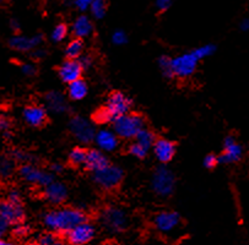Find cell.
<instances>
[{
  "instance_id": "obj_21",
  "label": "cell",
  "mask_w": 249,
  "mask_h": 245,
  "mask_svg": "<svg viewBox=\"0 0 249 245\" xmlns=\"http://www.w3.org/2000/svg\"><path fill=\"white\" fill-rule=\"evenodd\" d=\"M93 141L97 145L98 150L103 152H112L118 147V136L113 130H109V129H102L97 131Z\"/></svg>"
},
{
  "instance_id": "obj_33",
  "label": "cell",
  "mask_w": 249,
  "mask_h": 245,
  "mask_svg": "<svg viewBox=\"0 0 249 245\" xmlns=\"http://www.w3.org/2000/svg\"><path fill=\"white\" fill-rule=\"evenodd\" d=\"M10 157L15 162H22L23 164L31 163V162L35 159L32 155H30L29 152H26V151H22V150H14L13 152L10 153Z\"/></svg>"
},
{
  "instance_id": "obj_48",
  "label": "cell",
  "mask_w": 249,
  "mask_h": 245,
  "mask_svg": "<svg viewBox=\"0 0 249 245\" xmlns=\"http://www.w3.org/2000/svg\"><path fill=\"white\" fill-rule=\"evenodd\" d=\"M239 28H241V31H243V32H248L249 31V18H243V20L239 22Z\"/></svg>"
},
{
  "instance_id": "obj_44",
  "label": "cell",
  "mask_w": 249,
  "mask_h": 245,
  "mask_svg": "<svg viewBox=\"0 0 249 245\" xmlns=\"http://www.w3.org/2000/svg\"><path fill=\"white\" fill-rule=\"evenodd\" d=\"M9 27H10V30L13 31L15 35L20 34L21 23H20V21L18 20V18H11V20L9 21Z\"/></svg>"
},
{
  "instance_id": "obj_24",
  "label": "cell",
  "mask_w": 249,
  "mask_h": 245,
  "mask_svg": "<svg viewBox=\"0 0 249 245\" xmlns=\"http://www.w3.org/2000/svg\"><path fill=\"white\" fill-rule=\"evenodd\" d=\"M84 53V41L79 38H74L65 47V56L67 59L77 60Z\"/></svg>"
},
{
  "instance_id": "obj_52",
  "label": "cell",
  "mask_w": 249,
  "mask_h": 245,
  "mask_svg": "<svg viewBox=\"0 0 249 245\" xmlns=\"http://www.w3.org/2000/svg\"><path fill=\"white\" fill-rule=\"evenodd\" d=\"M3 3H4V0H0V5H1Z\"/></svg>"
},
{
  "instance_id": "obj_42",
  "label": "cell",
  "mask_w": 249,
  "mask_h": 245,
  "mask_svg": "<svg viewBox=\"0 0 249 245\" xmlns=\"http://www.w3.org/2000/svg\"><path fill=\"white\" fill-rule=\"evenodd\" d=\"M37 71V68L35 67L34 64H31V63H23L22 65H21V72H22L23 75H26V76H34L35 74H36Z\"/></svg>"
},
{
  "instance_id": "obj_14",
  "label": "cell",
  "mask_w": 249,
  "mask_h": 245,
  "mask_svg": "<svg viewBox=\"0 0 249 245\" xmlns=\"http://www.w3.org/2000/svg\"><path fill=\"white\" fill-rule=\"evenodd\" d=\"M0 217L10 226H15L18 223L23 222L25 220V211L22 205L13 204L8 200L0 204Z\"/></svg>"
},
{
  "instance_id": "obj_6",
  "label": "cell",
  "mask_w": 249,
  "mask_h": 245,
  "mask_svg": "<svg viewBox=\"0 0 249 245\" xmlns=\"http://www.w3.org/2000/svg\"><path fill=\"white\" fill-rule=\"evenodd\" d=\"M124 178V171L119 166L108 164L105 168L92 173V179L96 185L105 190H113L118 187Z\"/></svg>"
},
{
  "instance_id": "obj_22",
  "label": "cell",
  "mask_w": 249,
  "mask_h": 245,
  "mask_svg": "<svg viewBox=\"0 0 249 245\" xmlns=\"http://www.w3.org/2000/svg\"><path fill=\"white\" fill-rule=\"evenodd\" d=\"M109 164V159L108 157L106 156L105 152L98 148H92V150L88 151V156H86V162H85V167L93 172H97L100 169L105 168Z\"/></svg>"
},
{
  "instance_id": "obj_16",
  "label": "cell",
  "mask_w": 249,
  "mask_h": 245,
  "mask_svg": "<svg viewBox=\"0 0 249 245\" xmlns=\"http://www.w3.org/2000/svg\"><path fill=\"white\" fill-rule=\"evenodd\" d=\"M44 105L47 110L54 114H64L69 110L67 98L59 91H49L44 95Z\"/></svg>"
},
{
  "instance_id": "obj_23",
  "label": "cell",
  "mask_w": 249,
  "mask_h": 245,
  "mask_svg": "<svg viewBox=\"0 0 249 245\" xmlns=\"http://www.w3.org/2000/svg\"><path fill=\"white\" fill-rule=\"evenodd\" d=\"M89 86L82 79L68 85V96L72 101H81L88 96Z\"/></svg>"
},
{
  "instance_id": "obj_9",
  "label": "cell",
  "mask_w": 249,
  "mask_h": 245,
  "mask_svg": "<svg viewBox=\"0 0 249 245\" xmlns=\"http://www.w3.org/2000/svg\"><path fill=\"white\" fill-rule=\"evenodd\" d=\"M198 63V58L193 54V52L177 55L176 58H172L173 75L179 79H187L196 71Z\"/></svg>"
},
{
  "instance_id": "obj_1",
  "label": "cell",
  "mask_w": 249,
  "mask_h": 245,
  "mask_svg": "<svg viewBox=\"0 0 249 245\" xmlns=\"http://www.w3.org/2000/svg\"><path fill=\"white\" fill-rule=\"evenodd\" d=\"M88 221V216L82 210L75 207H62L47 212L43 216V223L54 234L67 235L72 228Z\"/></svg>"
},
{
  "instance_id": "obj_25",
  "label": "cell",
  "mask_w": 249,
  "mask_h": 245,
  "mask_svg": "<svg viewBox=\"0 0 249 245\" xmlns=\"http://www.w3.org/2000/svg\"><path fill=\"white\" fill-rule=\"evenodd\" d=\"M86 156H88V150L81 146H76L70 151L69 161L74 166H85Z\"/></svg>"
},
{
  "instance_id": "obj_26",
  "label": "cell",
  "mask_w": 249,
  "mask_h": 245,
  "mask_svg": "<svg viewBox=\"0 0 249 245\" xmlns=\"http://www.w3.org/2000/svg\"><path fill=\"white\" fill-rule=\"evenodd\" d=\"M107 0H95L89 11L95 20H102L107 15Z\"/></svg>"
},
{
  "instance_id": "obj_7",
  "label": "cell",
  "mask_w": 249,
  "mask_h": 245,
  "mask_svg": "<svg viewBox=\"0 0 249 245\" xmlns=\"http://www.w3.org/2000/svg\"><path fill=\"white\" fill-rule=\"evenodd\" d=\"M69 130L79 142L90 143L95 140V125L84 117H80V115L72 117L69 122Z\"/></svg>"
},
{
  "instance_id": "obj_37",
  "label": "cell",
  "mask_w": 249,
  "mask_h": 245,
  "mask_svg": "<svg viewBox=\"0 0 249 245\" xmlns=\"http://www.w3.org/2000/svg\"><path fill=\"white\" fill-rule=\"evenodd\" d=\"M30 233V227L27 225H25L23 222L18 223V225L14 226L13 228V234L16 238H25L27 237Z\"/></svg>"
},
{
  "instance_id": "obj_45",
  "label": "cell",
  "mask_w": 249,
  "mask_h": 245,
  "mask_svg": "<svg viewBox=\"0 0 249 245\" xmlns=\"http://www.w3.org/2000/svg\"><path fill=\"white\" fill-rule=\"evenodd\" d=\"M46 55H47V51L46 49L41 48V47H38V48H36L35 51L31 52V56L35 59H42Z\"/></svg>"
},
{
  "instance_id": "obj_11",
  "label": "cell",
  "mask_w": 249,
  "mask_h": 245,
  "mask_svg": "<svg viewBox=\"0 0 249 245\" xmlns=\"http://www.w3.org/2000/svg\"><path fill=\"white\" fill-rule=\"evenodd\" d=\"M182 217L176 211H161L155 216L154 226L157 232L162 234H171L180 226Z\"/></svg>"
},
{
  "instance_id": "obj_30",
  "label": "cell",
  "mask_w": 249,
  "mask_h": 245,
  "mask_svg": "<svg viewBox=\"0 0 249 245\" xmlns=\"http://www.w3.org/2000/svg\"><path fill=\"white\" fill-rule=\"evenodd\" d=\"M15 163L11 157H4L0 159V176L1 178H9L15 172Z\"/></svg>"
},
{
  "instance_id": "obj_41",
  "label": "cell",
  "mask_w": 249,
  "mask_h": 245,
  "mask_svg": "<svg viewBox=\"0 0 249 245\" xmlns=\"http://www.w3.org/2000/svg\"><path fill=\"white\" fill-rule=\"evenodd\" d=\"M218 164V157L215 155H208L204 158V167L208 169H213Z\"/></svg>"
},
{
  "instance_id": "obj_3",
  "label": "cell",
  "mask_w": 249,
  "mask_h": 245,
  "mask_svg": "<svg viewBox=\"0 0 249 245\" xmlns=\"http://www.w3.org/2000/svg\"><path fill=\"white\" fill-rule=\"evenodd\" d=\"M113 131L118 138L131 140L145 129V119L142 115L138 113H126L112 122Z\"/></svg>"
},
{
  "instance_id": "obj_53",
  "label": "cell",
  "mask_w": 249,
  "mask_h": 245,
  "mask_svg": "<svg viewBox=\"0 0 249 245\" xmlns=\"http://www.w3.org/2000/svg\"><path fill=\"white\" fill-rule=\"evenodd\" d=\"M0 218H1V217H0Z\"/></svg>"
},
{
  "instance_id": "obj_31",
  "label": "cell",
  "mask_w": 249,
  "mask_h": 245,
  "mask_svg": "<svg viewBox=\"0 0 249 245\" xmlns=\"http://www.w3.org/2000/svg\"><path fill=\"white\" fill-rule=\"evenodd\" d=\"M193 54L198 58V60H201V59L209 58V56L213 55L216 52V47L213 44L209 43V44H204V46L198 47L194 51H192Z\"/></svg>"
},
{
  "instance_id": "obj_51",
  "label": "cell",
  "mask_w": 249,
  "mask_h": 245,
  "mask_svg": "<svg viewBox=\"0 0 249 245\" xmlns=\"http://www.w3.org/2000/svg\"><path fill=\"white\" fill-rule=\"evenodd\" d=\"M29 245H37V243H36V240H35V242H32V243H30Z\"/></svg>"
},
{
  "instance_id": "obj_2",
  "label": "cell",
  "mask_w": 249,
  "mask_h": 245,
  "mask_svg": "<svg viewBox=\"0 0 249 245\" xmlns=\"http://www.w3.org/2000/svg\"><path fill=\"white\" fill-rule=\"evenodd\" d=\"M131 105H133V101L128 95L121 91L112 92L106 100L105 105L93 115V120L100 124L113 122L119 117L130 112Z\"/></svg>"
},
{
  "instance_id": "obj_38",
  "label": "cell",
  "mask_w": 249,
  "mask_h": 245,
  "mask_svg": "<svg viewBox=\"0 0 249 245\" xmlns=\"http://www.w3.org/2000/svg\"><path fill=\"white\" fill-rule=\"evenodd\" d=\"M93 1L95 0H72V6L76 10H79L80 13H86V11H89L90 6L92 5Z\"/></svg>"
},
{
  "instance_id": "obj_20",
  "label": "cell",
  "mask_w": 249,
  "mask_h": 245,
  "mask_svg": "<svg viewBox=\"0 0 249 245\" xmlns=\"http://www.w3.org/2000/svg\"><path fill=\"white\" fill-rule=\"evenodd\" d=\"M70 31H71V34L74 35L75 38L84 39L86 37H90L93 32L92 20L89 15L81 14L72 21Z\"/></svg>"
},
{
  "instance_id": "obj_36",
  "label": "cell",
  "mask_w": 249,
  "mask_h": 245,
  "mask_svg": "<svg viewBox=\"0 0 249 245\" xmlns=\"http://www.w3.org/2000/svg\"><path fill=\"white\" fill-rule=\"evenodd\" d=\"M57 235L54 234L53 232H47L39 235V237L37 238L36 243L37 245H53L54 243L57 242Z\"/></svg>"
},
{
  "instance_id": "obj_15",
  "label": "cell",
  "mask_w": 249,
  "mask_h": 245,
  "mask_svg": "<svg viewBox=\"0 0 249 245\" xmlns=\"http://www.w3.org/2000/svg\"><path fill=\"white\" fill-rule=\"evenodd\" d=\"M82 68L80 65L79 60H74V59H67L60 64L59 69H58V75L62 79L63 82L65 84H71V82L76 81V80L81 79L82 75Z\"/></svg>"
},
{
  "instance_id": "obj_47",
  "label": "cell",
  "mask_w": 249,
  "mask_h": 245,
  "mask_svg": "<svg viewBox=\"0 0 249 245\" xmlns=\"http://www.w3.org/2000/svg\"><path fill=\"white\" fill-rule=\"evenodd\" d=\"M9 227H10V225H9L8 222H5L3 218H0V239L5 235V233L8 232Z\"/></svg>"
},
{
  "instance_id": "obj_40",
  "label": "cell",
  "mask_w": 249,
  "mask_h": 245,
  "mask_svg": "<svg viewBox=\"0 0 249 245\" xmlns=\"http://www.w3.org/2000/svg\"><path fill=\"white\" fill-rule=\"evenodd\" d=\"M77 60H79L80 65H81V68H82V70H89L93 65L92 56L89 55V54H82V55L80 56Z\"/></svg>"
},
{
  "instance_id": "obj_32",
  "label": "cell",
  "mask_w": 249,
  "mask_h": 245,
  "mask_svg": "<svg viewBox=\"0 0 249 245\" xmlns=\"http://www.w3.org/2000/svg\"><path fill=\"white\" fill-rule=\"evenodd\" d=\"M128 152H129V155H131V156L135 157V158L142 159L147 156V152H149V150H146V148L142 147V145H139V143L134 141V142L130 143V146H129Z\"/></svg>"
},
{
  "instance_id": "obj_49",
  "label": "cell",
  "mask_w": 249,
  "mask_h": 245,
  "mask_svg": "<svg viewBox=\"0 0 249 245\" xmlns=\"http://www.w3.org/2000/svg\"><path fill=\"white\" fill-rule=\"evenodd\" d=\"M0 245H16V244L14 242H10V240H6L4 239V238H1V239H0Z\"/></svg>"
},
{
  "instance_id": "obj_13",
  "label": "cell",
  "mask_w": 249,
  "mask_h": 245,
  "mask_svg": "<svg viewBox=\"0 0 249 245\" xmlns=\"http://www.w3.org/2000/svg\"><path fill=\"white\" fill-rule=\"evenodd\" d=\"M243 156V147L237 142L233 136H226L224 140V151L218 157V163H236Z\"/></svg>"
},
{
  "instance_id": "obj_10",
  "label": "cell",
  "mask_w": 249,
  "mask_h": 245,
  "mask_svg": "<svg viewBox=\"0 0 249 245\" xmlns=\"http://www.w3.org/2000/svg\"><path fill=\"white\" fill-rule=\"evenodd\" d=\"M96 235V228L91 222L85 221L80 223L76 227L72 228L67 235L65 239L69 245H88L93 240Z\"/></svg>"
},
{
  "instance_id": "obj_46",
  "label": "cell",
  "mask_w": 249,
  "mask_h": 245,
  "mask_svg": "<svg viewBox=\"0 0 249 245\" xmlns=\"http://www.w3.org/2000/svg\"><path fill=\"white\" fill-rule=\"evenodd\" d=\"M49 169H51V173H62L63 171H64V166H63L62 163H59V162H54V163L51 164V167H49Z\"/></svg>"
},
{
  "instance_id": "obj_34",
  "label": "cell",
  "mask_w": 249,
  "mask_h": 245,
  "mask_svg": "<svg viewBox=\"0 0 249 245\" xmlns=\"http://www.w3.org/2000/svg\"><path fill=\"white\" fill-rule=\"evenodd\" d=\"M11 126H13V122L10 118L4 114L0 115V133L3 134L4 138H10Z\"/></svg>"
},
{
  "instance_id": "obj_43",
  "label": "cell",
  "mask_w": 249,
  "mask_h": 245,
  "mask_svg": "<svg viewBox=\"0 0 249 245\" xmlns=\"http://www.w3.org/2000/svg\"><path fill=\"white\" fill-rule=\"evenodd\" d=\"M8 201L13 202V204H18L21 205V201H22V197H21V194L18 192V190H11L8 195Z\"/></svg>"
},
{
  "instance_id": "obj_50",
  "label": "cell",
  "mask_w": 249,
  "mask_h": 245,
  "mask_svg": "<svg viewBox=\"0 0 249 245\" xmlns=\"http://www.w3.org/2000/svg\"><path fill=\"white\" fill-rule=\"evenodd\" d=\"M53 245H69L67 242H64V240H60V239H57V242L54 243Z\"/></svg>"
},
{
  "instance_id": "obj_18",
  "label": "cell",
  "mask_w": 249,
  "mask_h": 245,
  "mask_svg": "<svg viewBox=\"0 0 249 245\" xmlns=\"http://www.w3.org/2000/svg\"><path fill=\"white\" fill-rule=\"evenodd\" d=\"M22 118L27 125L32 128H39L47 122V110L42 105H29L22 112Z\"/></svg>"
},
{
  "instance_id": "obj_39",
  "label": "cell",
  "mask_w": 249,
  "mask_h": 245,
  "mask_svg": "<svg viewBox=\"0 0 249 245\" xmlns=\"http://www.w3.org/2000/svg\"><path fill=\"white\" fill-rule=\"evenodd\" d=\"M175 0H155V8L160 11V13H166L172 8Z\"/></svg>"
},
{
  "instance_id": "obj_29",
  "label": "cell",
  "mask_w": 249,
  "mask_h": 245,
  "mask_svg": "<svg viewBox=\"0 0 249 245\" xmlns=\"http://www.w3.org/2000/svg\"><path fill=\"white\" fill-rule=\"evenodd\" d=\"M160 70L166 79H173L175 75L172 72V58L167 55H161L157 60Z\"/></svg>"
},
{
  "instance_id": "obj_27",
  "label": "cell",
  "mask_w": 249,
  "mask_h": 245,
  "mask_svg": "<svg viewBox=\"0 0 249 245\" xmlns=\"http://www.w3.org/2000/svg\"><path fill=\"white\" fill-rule=\"evenodd\" d=\"M135 140V142H138L139 145H142V147H145L146 150H150V148L154 146L155 141H156V139H155V135L152 131H150L149 129H142V131H140L138 135H136V138L134 139Z\"/></svg>"
},
{
  "instance_id": "obj_12",
  "label": "cell",
  "mask_w": 249,
  "mask_h": 245,
  "mask_svg": "<svg viewBox=\"0 0 249 245\" xmlns=\"http://www.w3.org/2000/svg\"><path fill=\"white\" fill-rule=\"evenodd\" d=\"M43 35L36 34L34 36H23V35H14L10 39H9V47L16 52H21V53H31L36 48L41 47L43 43Z\"/></svg>"
},
{
  "instance_id": "obj_4",
  "label": "cell",
  "mask_w": 249,
  "mask_h": 245,
  "mask_svg": "<svg viewBox=\"0 0 249 245\" xmlns=\"http://www.w3.org/2000/svg\"><path fill=\"white\" fill-rule=\"evenodd\" d=\"M100 223L110 234H121L128 228L129 218L121 207L107 206L101 211Z\"/></svg>"
},
{
  "instance_id": "obj_28",
  "label": "cell",
  "mask_w": 249,
  "mask_h": 245,
  "mask_svg": "<svg viewBox=\"0 0 249 245\" xmlns=\"http://www.w3.org/2000/svg\"><path fill=\"white\" fill-rule=\"evenodd\" d=\"M68 35H69V27L65 23H58L52 30L51 39L54 43H60L67 38Z\"/></svg>"
},
{
  "instance_id": "obj_19",
  "label": "cell",
  "mask_w": 249,
  "mask_h": 245,
  "mask_svg": "<svg viewBox=\"0 0 249 245\" xmlns=\"http://www.w3.org/2000/svg\"><path fill=\"white\" fill-rule=\"evenodd\" d=\"M43 197L53 205H60L67 200L68 197V188L60 181H55L49 184L48 187L43 189Z\"/></svg>"
},
{
  "instance_id": "obj_8",
  "label": "cell",
  "mask_w": 249,
  "mask_h": 245,
  "mask_svg": "<svg viewBox=\"0 0 249 245\" xmlns=\"http://www.w3.org/2000/svg\"><path fill=\"white\" fill-rule=\"evenodd\" d=\"M18 173H20L21 178L25 181H27L30 184H35V185H38V187H42L43 189L54 181L53 173L42 171V169L37 168L32 163L22 164L20 167V169H18Z\"/></svg>"
},
{
  "instance_id": "obj_17",
  "label": "cell",
  "mask_w": 249,
  "mask_h": 245,
  "mask_svg": "<svg viewBox=\"0 0 249 245\" xmlns=\"http://www.w3.org/2000/svg\"><path fill=\"white\" fill-rule=\"evenodd\" d=\"M152 150H154L155 157L162 164H166L172 161V158L176 155L175 142H172L168 139H159V140L155 141Z\"/></svg>"
},
{
  "instance_id": "obj_35",
  "label": "cell",
  "mask_w": 249,
  "mask_h": 245,
  "mask_svg": "<svg viewBox=\"0 0 249 245\" xmlns=\"http://www.w3.org/2000/svg\"><path fill=\"white\" fill-rule=\"evenodd\" d=\"M112 43L116 44V46H124L128 42V35L125 34V31L123 30H116L112 34Z\"/></svg>"
},
{
  "instance_id": "obj_5",
  "label": "cell",
  "mask_w": 249,
  "mask_h": 245,
  "mask_svg": "<svg viewBox=\"0 0 249 245\" xmlns=\"http://www.w3.org/2000/svg\"><path fill=\"white\" fill-rule=\"evenodd\" d=\"M151 189L157 196L167 197L176 189V175L168 167L160 166L154 171L151 178Z\"/></svg>"
}]
</instances>
